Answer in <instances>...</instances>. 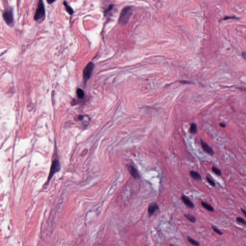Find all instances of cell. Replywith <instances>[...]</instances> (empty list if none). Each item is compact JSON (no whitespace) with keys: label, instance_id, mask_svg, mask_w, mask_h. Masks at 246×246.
I'll return each instance as SVG.
<instances>
[{"label":"cell","instance_id":"obj_10","mask_svg":"<svg viewBox=\"0 0 246 246\" xmlns=\"http://www.w3.org/2000/svg\"><path fill=\"white\" fill-rule=\"evenodd\" d=\"M189 174L191 177L196 180H201L202 179L201 176L197 172L191 171L189 172Z\"/></svg>","mask_w":246,"mask_h":246},{"label":"cell","instance_id":"obj_20","mask_svg":"<svg viewBox=\"0 0 246 246\" xmlns=\"http://www.w3.org/2000/svg\"><path fill=\"white\" fill-rule=\"evenodd\" d=\"M236 221L238 223H240L244 225H246V221L241 217H237L236 218Z\"/></svg>","mask_w":246,"mask_h":246},{"label":"cell","instance_id":"obj_16","mask_svg":"<svg viewBox=\"0 0 246 246\" xmlns=\"http://www.w3.org/2000/svg\"><path fill=\"white\" fill-rule=\"evenodd\" d=\"M76 93H77V95H78V96L79 98L82 99L84 97V92L83 90L82 89H81V88H78V89H77Z\"/></svg>","mask_w":246,"mask_h":246},{"label":"cell","instance_id":"obj_22","mask_svg":"<svg viewBox=\"0 0 246 246\" xmlns=\"http://www.w3.org/2000/svg\"><path fill=\"white\" fill-rule=\"evenodd\" d=\"M238 19V18L236 17H225L223 19V21L227 20L228 19Z\"/></svg>","mask_w":246,"mask_h":246},{"label":"cell","instance_id":"obj_8","mask_svg":"<svg viewBox=\"0 0 246 246\" xmlns=\"http://www.w3.org/2000/svg\"><path fill=\"white\" fill-rule=\"evenodd\" d=\"M181 198H182L183 202L184 203V204H185L187 206H188L189 208H191V209L194 208L195 205H194L193 202H191L189 200V198H188L187 197H186L184 195H183L181 197Z\"/></svg>","mask_w":246,"mask_h":246},{"label":"cell","instance_id":"obj_2","mask_svg":"<svg viewBox=\"0 0 246 246\" xmlns=\"http://www.w3.org/2000/svg\"><path fill=\"white\" fill-rule=\"evenodd\" d=\"M45 17V10L42 0H40L38 8L34 15V20L36 21H42Z\"/></svg>","mask_w":246,"mask_h":246},{"label":"cell","instance_id":"obj_12","mask_svg":"<svg viewBox=\"0 0 246 246\" xmlns=\"http://www.w3.org/2000/svg\"><path fill=\"white\" fill-rule=\"evenodd\" d=\"M64 4L65 6V8H66V11L68 12V13L69 14H70V15H72L73 13H74V10L73 9L71 8V7H70L67 4V3L66 2V1H65L64 2Z\"/></svg>","mask_w":246,"mask_h":246},{"label":"cell","instance_id":"obj_21","mask_svg":"<svg viewBox=\"0 0 246 246\" xmlns=\"http://www.w3.org/2000/svg\"><path fill=\"white\" fill-rule=\"evenodd\" d=\"M113 7H114V5H110L109 6V7H108V8L105 11V15H107L108 13L109 12H110L111 11V10L113 9Z\"/></svg>","mask_w":246,"mask_h":246},{"label":"cell","instance_id":"obj_11","mask_svg":"<svg viewBox=\"0 0 246 246\" xmlns=\"http://www.w3.org/2000/svg\"><path fill=\"white\" fill-rule=\"evenodd\" d=\"M201 204L202 205V207L205 208V209H206L207 210H208V211H211V212H213L214 211V208H213V207L212 206H211V205H210L209 204L203 202V201H202L201 202Z\"/></svg>","mask_w":246,"mask_h":246},{"label":"cell","instance_id":"obj_23","mask_svg":"<svg viewBox=\"0 0 246 246\" xmlns=\"http://www.w3.org/2000/svg\"><path fill=\"white\" fill-rule=\"evenodd\" d=\"M241 211L244 214V215H245V216L246 217V210H245V209H243L242 208H241Z\"/></svg>","mask_w":246,"mask_h":246},{"label":"cell","instance_id":"obj_15","mask_svg":"<svg viewBox=\"0 0 246 246\" xmlns=\"http://www.w3.org/2000/svg\"><path fill=\"white\" fill-rule=\"evenodd\" d=\"M211 228H212V229H213V230L216 233H217V234H218V235H219L220 236H222V235H223L224 234L223 232H222L219 229H218L216 226L212 225H211Z\"/></svg>","mask_w":246,"mask_h":246},{"label":"cell","instance_id":"obj_13","mask_svg":"<svg viewBox=\"0 0 246 246\" xmlns=\"http://www.w3.org/2000/svg\"><path fill=\"white\" fill-rule=\"evenodd\" d=\"M211 171L214 173L215 175L218 176H222V172L220 170L219 168L217 167L213 166L211 167Z\"/></svg>","mask_w":246,"mask_h":246},{"label":"cell","instance_id":"obj_4","mask_svg":"<svg viewBox=\"0 0 246 246\" xmlns=\"http://www.w3.org/2000/svg\"><path fill=\"white\" fill-rule=\"evenodd\" d=\"M94 68V64L93 63L90 62L89 63L87 66L85 67L83 70V79L85 82H86L89 79L91 74L92 73Z\"/></svg>","mask_w":246,"mask_h":246},{"label":"cell","instance_id":"obj_9","mask_svg":"<svg viewBox=\"0 0 246 246\" xmlns=\"http://www.w3.org/2000/svg\"><path fill=\"white\" fill-rule=\"evenodd\" d=\"M128 170L131 176L135 179H137L139 177V175L137 173L136 169L132 165L128 166Z\"/></svg>","mask_w":246,"mask_h":246},{"label":"cell","instance_id":"obj_5","mask_svg":"<svg viewBox=\"0 0 246 246\" xmlns=\"http://www.w3.org/2000/svg\"><path fill=\"white\" fill-rule=\"evenodd\" d=\"M3 18L6 23L11 26L13 22V11L11 8L7 9L3 14Z\"/></svg>","mask_w":246,"mask_h":246},{"label":"cell","instance_id":"obj_24","mask_svg":"<svg viewBox=\"0 0 246 246\" xmlns=\"http://www.w3.org/2000/svg\"><path fill=\"white\" fill-rule=\"evenodd\" d=\"M242 56L246 61V53H245V52L242 53Z\"/></svg>","mask_w":246,"mask_h":246},{"label":"cell","instance_id":"obj_3","mask_svg":"<svg viewBox=\"0 0 246 246\" xmlns=\"http://www.w3.org/2000/svg\"><path fill=\"white\" fill-rule=\"evenodd\" d=\"M60 170V163L59 161L57 159H54L52 163V164L51 167V170L50 172V174L49 176V177L47 180V184H48L50 180L51 179L54 174L59 171Z\"/></svg>","mask_w":246,"mask_h":246},{"label":"cell","instance_id":"obj_1","mask_svg":"<svg viewBox=\"0 0 246 246\" xmlns=\"http://www.w3.org/2000/svg\"><path fill=\"white\" fill-rule=\"evenodd\" d=\"M132 14V9L130 6H127L123 9L120 14L119 23L121 25H125L128 23Z\"/></svg>","mask_w":246,"mask_h":246},{"label":"cell","instance_id":"obj_14","mask_svg":"<svg viewBox=\"0 0 246 246\" xmlns=\"http://www.w3.org/2000/svg\"><path fill=\"white\" fill-rule=\"evenodd\" d=\"M184 216L186 217V218L188 220H189V221H190L192 223H195L196 221V218L194 216H193V215H190V214H186V215H184Z\"/></svg>","mask_w":246,"mask_h":246},{"label":"cell","instance_id":"obj_26","mask_svg":"<svg viewBox=\"0 0 246 246\" xmlns=\"http://www.w3.org/2000/svg\"><path fill=\"white\" fill-rule=\"evenodd\" d=\"M56 0H47L48 3L49 4H52V3L54 2Z\"/></svg>","mask_w":246,"mask_h":246},{"label":"cell","instance_id":"obj_25","mask_svg":"<svg viewBox=\"0 0 246 246\" xmlns=\"http://www.w3.org/2000/svg\"><path fill=\"white\" fill-rule=\"evenodd\" d=\"M220 126L221 127H223V128H225V127H226V125L225 124H224V123H221L220 124Z\"/></svg>","mask_w":246,"mask_h":246},{"label":"cell","instance_id":"obj_7","mask_svg":"<svg viewBox=\"0 0 246 246\" xmlns=\"http://www.w3.org/2000/svg\"><path fill=\"white\" fill-rule=\"evenodd\" d=\"M159 209L158 205L156 203H152L149 205L148 208V212L149 216H151L154 213L155 211Z\"/></svg>","mask_w":246,"mask_h":246},{"label":"cell","instance_id":"obj_18","mask_svg":"<svg viewBox=\"0 0 246 246\" xmlns=\"http://www.w3.org/2000/svg\"><path fill=\"white\" fill-rule=\"evenodd\" d=\"M197 125L194 124V123H192L191 125L190 128V131L191 133L195 134L197 132Z\"/></svg>","mask_w":246,"mask_h":246},{"label":"cell","instance_id":"obj_6","mask_svg":"<svg viewBox=\"0 0 246 246\" xmlns=\"http://www.w3.org/2000/svg\"><path fill=\"white\" fill-rule=\"evenodd\" d=\"M201 143L202 148L204 151H205L206 153H207L211 156H213L214 155V151L213 150L212 148L208 144H207L204 141L201 140Z\"/></svg>","mask_w":246,"mask_h":246},{"label":"cell","instance_id":"obj_17","mask_svg":"<svg viewBox=\"0 0 246 246\" xmlns=\"http://www.w3.org/2000/svg\"><path fill=\"white\" fill-rule=\"evenodd\" d=\"M206 180H207L208 183L210 184L211 186L213 187H215V186H216V184H215V182H214V181L213 179H211L208 176H206Z\"/></svg>","mask_w":246,"mask_h":246},{"label":"cell","instance_id":"obj_19","mask_svg":"<svg viewBox=\"0 0 246 246\" xmlns=\"http://www.w3.org/2000/svg\"><path fill=\"white\" fill-rule=\"evenodd\" d=\"M188 240L193 245H194V246H199L200 245V244H199V243L198 242L195 240L194 239H192L191 237H188Z\"/></svg>","mask_w":246,"mask_h":246}]
</instances>
